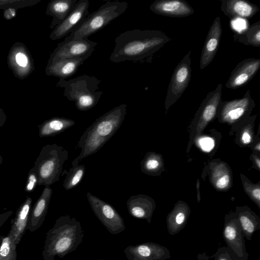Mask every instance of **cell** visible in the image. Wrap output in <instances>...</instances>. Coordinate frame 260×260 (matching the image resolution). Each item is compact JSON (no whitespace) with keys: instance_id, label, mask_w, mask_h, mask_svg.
<instances>
[{"instance_id":"7bdbcfd3","label":"cell","mask_w":260,"mask_h":260,"mask_svg":"<svg viewBox=\"0 0 260 260\" xmlns=\"http://www.w3.org/2000/svg\"><path fill=\"white\" fill-rule=\"evenodd\" d=\"M3 161V157L0 155V165L2 164Z\"/></svg>"},{"instance_id":"8d00e7d4","label":"cell","mask_w":260,"mask_h":260,"mask_svg":"<svg viewBox=\"0 0 260 260\" xmlns=\"http://www.w3.org/2000/svg\"><path fill=\"white\" fill-rule=\"evenodd\" d=\"M13 213V212L12 211H8L0 214V228L11 216Z\"/></svg>"},{"instance_id":"ba28073f","label":"cell","mask_w":260,"mask_h":260,"mask_svg":"<svg viewBox=\"0 0 260 260\" xmlns=\"http://www.w3.org/2000/svg\"><path fill=\"white\" fill-rule=\"evenodd\" d=\"M190 54L191 50L186 54L174 70L167 92L166 109L180 98L188 86L191 76Z\"/></svg>"},{"instance_id":"ffe728a7","label":"cell","mask_w":260,"mask_h":260,"mask_svg":"<svg viewBox=\"0 0 260 260\" xmlns=\"http://www.w3.org/2000/svg\"><path fill=\"white\" fill-rule=\"evenodd\" d=\"M31 205L32 199L27 196L17 209L15 216L11 220V228L8 234L17 245L26 230Z\"/></svg>"},{"instance_id":"8fae6325","label":"cell","mask_w":260,"mask_h":260,"mask_svg":"<svg viewBox=\"0 0 260 260\" xmlns=\"http://www.w3.org/2000/svg\"><path fill=\"white\" fill-rule=\"evenodd\" d=\"M97 43L87 40L63 41L58 44L50 55L48 62L64 58H83L86 60L92 54Z\"/></svg>"},{"instance_id":"60d3db41","label":"cell","mask_w":260,"mask_h":260,"mask_svg":"<svg viewBox=\"0 0 260 260\" xmlns=\"http://www.w3.org/2000/svg\"><path fill=\"white\" fill-rule=\"evenodd\" d=\"M252 196L259 203L260 200V189L258 188L254 189L252 191Z\"/></svg>"},{"instance_id":"b9f144b4","label":"cell","mask_w":260,"mask_h":260,"mask_svg":"<svg viewBox=\"0 0 260 260\" xmlns=\"http://www.w3.org/2000/svg\"><path fill=\"white\" fill-rule=\"evenodd\" d=\"M255 162L257 164V165L258 167L259 168L260 167V160H259V159L258 158L255 159Z\"/></svg>"},{"instance_id":"7a4b0ae2","label":"cell","mask_w":260,"mask_h":260,"mask_svg":"<svg viewBox=\"0 0 260 260\" xmlns=\"http://www.w3.org/2000/svg\"><path fill=\"white\" fill-rule=\"evenodd\" d=\"M127 105L122 104L105 113L83 132L76 148L81 149L79 155L72 162L79 165L84 158L98 151L116 133L124 120Z\"/></svg>"},{"instance_id":"8992f818","label":"cell","mask_w":260,"mask_h":260,"mask_svg":"<svg viewBox=\"0 0 260 260\" xmlns=\"http://www.w3.org/2000/svg\"><path fill=\"white\" fill-rule=\"evenodd\" d=\"M68 158V151L63 147L56 144L44 146L34 166L38 176V185L50 186L58 181Z\"/></svg>"},{"instance_id":"9a60e30c","label":"cell","mask_w":260,"mask_h":260,"mask_svg":"<svg viewBox=\"0 0 260 260\" xmlns=\"http://www.w3.org/2000/svg\"><path fill=\"white\" fill-rule=\"evenodd\" d=\"M222 34L219 16L216 17L211 24L203 47L200 61V68L203 70L213 60L218 49Z\"/></svg>"},{"instance_id":"f35d334b","label":"cell","mask_w":260,"mask_h":260,"mask_svg":"<svg viewBox=\"0 0 260 260\" xmlns=\"http://www.w3.org/2000/svg\"><path fill=\"white\" fill-rule=\"evenodd\" d=\"M242 140L243 142L245 144H248L251 141V137L248 133L245 132L243 134Z\"/></svg>"},{"instance_id":"d6986e66","label":"cell","mask_w":260,"mask_h":260,"mask_svg":"<svg viewBox=\"0 0 260 260\" xmlns=\"http://www.w3.org/2000/svg\"><path fill=\"white\" fill-rule=\"evenodd\" d=\"M221 10L229 18L250 19L258 11L259 8L253 3L244 0H220Z\"/></svg>"},{"instance_id":"ee69618b","label":"cell","mask_w":260,"mask_h":260,"mask_svg":"<svg viewBox=\"0 0 260 260\" xmlns=\"http://www.w3.org/2000/svg\"><path fill=\"white\" fill-rule=\"evenodd\" d=\"M256 148L258 150H259V149H260V147H259V144H257V147H256Z\"/></svg>"},{"instance_id":"74e56055","label":"cell","mask_w":260,"mask_h":260,"mask_svg":"<svg viewBox=\"0 0 260 260\" xmlns=\"http://www.w3.org/2000/svg\"><path fill=\"white\" fill-rule=\"evenodd\" d=\"M7 116L4 110L0 108V128L2 127L6 121Z\"/></svg>"},{"instance_id":"44dd1931","label":"cell","mask_w":260,"mask_h":260,"mask_svg":"<svg viewBox=\"0 0 260 260\" xmlns=\"http://www.w3.org/2000/svg\"><path fill=\"white\" fill-rule=\"evenodd\" d=\"M86 60L83 58H64L47 63L45 73L48 76H52L65 80L73 76L78 68Z\"/></svg>"},{"instance_id":"f6af8a7d","label":"cell","mask_w":260,"mask_h":260,"mask_svg":"<svg viewBox=\"0 0 260 260\" xmlns=\"http://www.w3.org/2000/svg\"><path fill=\"white\" fill-rule=\"evenodd\" d=\"M3 237H4L3 236H0V244L1 243V242L2 241V239H3Z\"/></svg>"},{"instance_id":"ab89813d","label":"cell","mask_w":260,"mask_h":260,"mask_svg":"<svg viewBox=\"0 0 260 260\" xmlns=\"http://www.w3.org/2000/svg\"><path fill=\"white\" fill-rule=\"evenodd\" d=\"M210 256L206 252H204L198 255L197 260H210Z\"/></svg>"},{"instance_id":"4316f807","label":"cell","mask_w":260,"mask_h":260,"mask_svg":"<svg viewBox=\"0 0 260 260\" xmlns=\"http://www.w3.org/2000/svg\"><path fill=\"white\" fill-rule=\"evenodd\" d=\"M234 39L235 41L246 45L260 47V20L240 33L235 34Z\"/></svg>"},{"instance_id":"cb8c5ba5","label":"cell","mask_w":260,"mask_h":260,"mask_svg":"<svg viewBox=\"0 0 260 260\" xmlns=\"http://www.w3.org/2000/svg\"><path fill=\"white\" fill-rule=\"evenodd\" d=\"M75 124L72 119L54 117L44 121L38 126L40 137H54Z\"/></svg>"},{"instance_id":"836d02e7","label":"cell","mask_w":260,"mask_h":260,"mask_svg":"<svg viewBox=\"0 0 260 260\" xmlns=\"http://www.w3.org/2000/svg\"><path fill=\"white\" fill-rule=\"evenodd\" d=\"M199 144L202 149L206 152L210 151L214 146V141L210 137L201 138L199 140Z\"/></svg>"},{"instance_id":"ac0fdd59","label":"cell","mask_w":260,"mask_h":260,"mask_svg":"<svg viewBox=\"0 0 260 260\" xmlns=\"http://www.w3.org/2000/svg\"><path fill=\"white\" fill-rule=\"evenodd\" d=\"M254 105L250 91L248 90L242 98L221 102L219 104L221 116L227 120H237L248 112Z\"/></svg>"},{"instance_id":"3957f363","label":"cell","mask_w":260,"mask_h":260,"mask_svg":"<svg viewBox=\"0 0 260 260\" xmlns=\"http://www.w3.org/2000/svg\"><path fill=\"white\" fill-rule=\"evenodd\" d=\"M81 223L68 215L58 217L46 234L42 251L44 260H58L75 251L83 241Z\"/></svg>"},{"instance_id":"52a82bcc","label":"cell","mask_w":260,"mask_h":260,"mask_svg":"<svg viewBox=\"0 0 260 260\" xmlns=\"http://www.w3.org/2000/svg\"><path fill=\"white\" fill-rule=\"evenodd\" d=\"M86 197L95 215L108 232L117 235L125 230L123 219L111 204L89 192Z\"/></svg>"},{"instance_id":"d4e9b609","label":"cell","mask_w":260,"mask_h":260,"mask_svg":"<svg viewBox=\"0 0 260 260\" xmlns=\"http://www.w3.org/2000/svg\"><path fill=\"white\" fill-rule=\"evenodd\" d=\"M237 217L246 240L250 241L253 234L260 230V219L247 210H239Z\"/></svg>"},{"instance_id":"484cf974","label":"cell","mask_w":260,"mask_h":260,"mask_svg":"<svg viewBox=\"0 0 260 260\" xmlns=\"http://www.w3.org/2000/svg\"><path fill=\"white\" fill-rule=\"evenodd\" d=\"M187 209L174 211L168 216L166 222L168 232L171 236L179 233L185 226L188 218Z\"/></svg>"},{"instance_id":"1f68e13d","label":"cell","mask_w":260,"mask_h":260,"mask_svg":"<svg viewBox=\"0 0 260 260\" xmlns=\"http://www.w3.org/2000/svg\"><path fill=\"white\" fill-rule=\"evenodd\" d=\"M38 176L34 167L29 171L26 179L24 190L30 193L32 192L38 185Z\"/></svg>"},{"instance_id":"e0dca14e","label":"cell","mask_w":260,"mask_h":260,"mask_svg":"<svg viewBox=\"0 0 260 260\" xmlns=\"http://www.w3.org/2000/svg\"><path fill=\"white\" fill-rule=\"evenodd\" d=\"M52 194L50 186H45L41 196L31 208L26 230L34 232L40 228L45 220Z\"/></svg>"},{"instance_id":"e575fe53","label":"cell","mask_w":260,"mask_h":260,"mask_svg":"<svg viewBox=\"0 0 260 260\" xmlns=\"http://www.w3.org/2000/svg\"><path fill=\"white\" fill-rule=\"evenodd\" d=\"M229 176L227 175H225L217 181L216 183V186L217 188L220 189L224 188L229 184Z\"/></svg>"},{"instance_id":"5b68a950","label":"cell","mask_w":260,"mask_h":260,"mask_svg":"<svg viewBox=\"0 0 260 260\" xmlns=\"http://www.w3.org/2000/svg\"><path fill=\"white\" fill-rule=\"evenodd\" d=\"M128 6L126 2H106L97 10L83 19L64 41L88 39L90 36L104 28L124 13Z\"/></svg>"},{"instance_id":"d590c367","label":"cell","mask_w":260,"mask_h":260,"mask_svg":"<svg viewBox=\"0 0 260 260\" xmlns=\"http://www.w3.org/2000/svg\"><path fill=\"white\" fill-rule=\"evenodd\" d=\"M17 9L14 8H8L4 10L3 15L6 20H9L15 17L17 15Z\"/></svg>"},{"instance_id":"5bb4252c","label":"cell","mask_w":260,"mask_h":260,"mask_svg":"<svg viewBox=\"0 0 260 260\" xmlns=\"http://www.w3.org/2000/svg\"><path fill=\"white\" fill-rule=\"evenodd\" d=\"M260 68V58H247L240 62L231 73L225 83L229 89H235L247 84Z\"/></svg>"},{"instance_id":"2e32d148","label":"cell","mask_w":260,"mask_h":260,"mask_svg":"<svg viewBox=\"0 0 260 260\" xmlns=\"http://www.w3.org/2000/svg\"><path fill=\"white\" fill-rule=\"evenodd\" d=\"M150 10L158 15L177 18L190 16L194 11L184 0H156L150 5Z\"/></svg>"},{"instance_id":"277c9868","label":"cell","mask_w":260,"mask_h":260,"mask_svg":"<svg viewBox=\"0 0 260 260\" xmlns=\"http://www.w3.org/2000/svg\"><path fill=\"white\" fill-rule=\"evenodd\" d=\"M101 81L93 76L83 75L69 80H59L56 86L63 88V95L75 103L77 109L86 111L99 102L103 91L99 90Z\"/></svg>"},{"instance_id":"83f0119b","label":"cell","mask_w":260,"mask_h":260,"mask_svg":"<svg viewBox=\"0 0 260 260\" xmlns=\"http://www.w3.org/2000/svg\"><path fill=\"white\" fill-rule=\"evenodd\" d=\"M85 173L84 165L72 166L69 171L64 170L62 176L66 175L63 182V186L66 190L72 189L76 187L82 180Z\"/></svg>"},{"instance_id":"f1b7e54d","label":"cell","mask_w":260,"mask_h":260,"mask_svg":"<svg viewBox=\"0 0 260 260\" xmlns=\"http://www.w3.org/2000/svg\"><path fill=\"white\" fill-rule=\"evenodd\" d=\"M16 247L9 234L4 236L0 244V260H17Z\"/></svg>"},{"instance_id":"7c38bea8","label":"cell","mask_w":260,"mask_h":260,"mask_svg":"<svg viewBox=\"0 0 260 260\" xmlns=\"http://www.w3.org/2000/svg\"><path fill=\"white\" fill-rule=\"evenodd\" d=\"M124 252L128 260H166L171 257L168 248L152 242L128 246Z\"/></svg>"},{"instance_id":"6da1fadb","label":"cell","mask_w":260,"mask_h":260,"mask_svg":"<svg viewBox=\"0 0 260 260\" xmlns=\"http://www.w3.org/2000/svg\"><path fill=\"white\" fill-rule=\"evenodd\" d=\"M170 41L171 39L160 30H127L116 38L110 60L114 63L142 61L153 55Z\"/></svg>"},{"instance_id":"4dcf8cb0","label":"cell","mask_w":260,"mask_h":260,"mask_svg":"<svg viewBox=\"0 0 260 260\" xmlns=\"http://www.w3.org/2000/svg\"><path fill=\"white\" fill-rule=\"evenodd\" d=\"M158 161L153 157V155L149 154L141 162V169L142 172L151 173L159 166Z\"/></svg>"},{"instance_id":"d6a6232c","label":"cell","mask_w":260,"mask_h":260,"mask_svg":"<svg viewBox=\"0 0 260 260\" xmlns=\"http://www.w3.org/2000/svg\"><path fill=\"white\" fill-rule=\"evenodd\" d=\"M210 258H213V260H235L226 246L218 248Z\"/></svg>"},{"instance_id":"9c48e42d","label":"cell","mask_w":260,"mask_h":260,"mask_svg":"<svg viewBox=\"0 0 260 260\" xmlns=\"http://www.w3.org/2000/svg\"><path fill=\"white\" fill-rule=\"evenodd\" d=\"M222 236L226 247L235 260H248L245 238L236 214L225 217Z\"/></svg>"},{"instance_id":"603a6c76","label":"cell","mask_w":260,"mask_h":260,"mask_svg":"<svg viewBox=\"0 0 260 260\" xmlns=\"http://www.w3.org/2000/svg\"><path fill=\"white\" fill-rule=\"evenodd\" d=\"M78 0H53L48 4L46 14L52 17L50 28L60 24L73 10Z\"/></svg>"},{"instance_id":"4fadbf2b","label":"cell","mask_w":260,"mask_h":260,"mask_svg":"<svg viewBox=\"0 0 260 260\" xmlns=\"http://www.w3.org/2000/svg\"><path fill=\"white\" fill-rule=\"evenodd\" d=\"M89 6L88 0H78L70 14L60 24L52 29L49 38L52 41H55L69 35L88 15Z\"/></svg>"},{"instance_id":"bcb514c9","label":"cell","mask_w":260,"mask_h":260,"mask_svg":"<svg viewBox=\"0 0 260 260\" xmlns=\"http://www.w3.org/2000/svg\"><path fill=\"white\" fill-rule=\"evenodd\" d=\"M98 260H104V259H98Z\"/></svg>"},{"instance_id":"7402d4cb","label":"cell","mask_w":260,"mask_h":260,"mask_svg":"<svg viewBox=\"0 0 260 260\" xmlns=\"http://www.w3.org/2000/svg\"><path fill=\"white\" fill-rule=\"evenodd\" d=\"M129 214L136 218L146 219L150 223L154 205L148 197L142 194L131 196L126 201Z\"/></svg>"},{"instance_id":"f546056e","label":"cell","mask_w":260,"mask_h":260,"mask_svg":"<svg viewBox=\"0 0 260 260\" xmlns=\"http://www.w3.org/2000/svg\"><path fill=\"white\" fill-rule=\"evenodd\" d=\"M40 2L41 0H0V9H21L35 5Z\"/></svg>"},{"instance_id":"30bf717a","label":"cell","mask_w":260,"mask_h":260,"mask_svg":"<svg viewBox=\"0 0 260 260\" xmlns=\"http://www.w3.org/2000/svg\"><path fill=\"white\" fill-rule=\"evenodd\" d=\"M7 65L14 76L20 80L28 77L35 70L34 59L29 49L20 42H15L11 47Z\"/></svg>"}]
</instances>
